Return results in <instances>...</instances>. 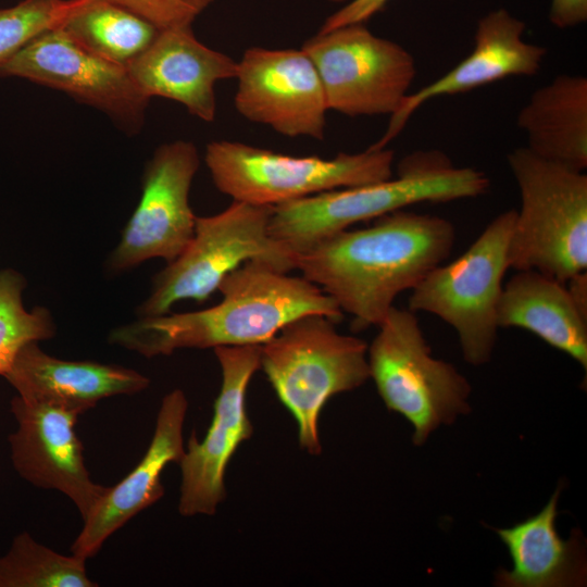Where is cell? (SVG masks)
I'll list each match as a JSON object with an SVG mask.
<instances>
[{"label": "cell", "mask_w": 587, "mask_h": 587, "mask_svg": "<svg viewBox=\"0 0 587 587\" xmlns=\"http://www.w3.org/2000/svg\"><path fill=\"white\" fill-rule=\"evenodd\" d=\"M455 237L445 217L399 210L323 239L297 254L296 266L352 316V330L360 332L378 326L400 294L442 264Z\"/></svg>", "instance_id": "6da1fadb"}, {"label": "cell", "mask_w": 587, "mask_h": 587, "mask_svg": "<svg viewBox=\"0 0 587 587\" xmlns=\"http://www.w3.org/2000/svg\"><path fill=\"white\" fill-rule=\"evenodd\" d=\"M218 303L199 311L139 317L112 329L111 345L145 358L179 349L262 345L305 314L335 323L344 312L333 298L303 276H290L263 261H248L228 273Z\"/></svg>", "instance_id": "7a4b0ae2"}, {"label": "cell", "mask_w": 587, "mask_h": 587, "mask_svg": "<svg viewBox=\"0 0 587 587\" xmlns=\"http://www.w3.org/2000/svg\"><path fill=\"white\" fill-rule=\"evenodd\" d=\"M489 185L483 171L454 166L439 151H417L401 160L397 177L273 207L268 232L300 254L353 224L421 202L476 198L486 193Z\"/></svg>", "instance_id": "3957f363"}, {"label": "cell", "mask_w": 587, "mask_h": 587, "mask_svg": "<svg viewBox=\"0 0 587 587\" xmlns=\"http://www.w3.org/2000/svg\"><path fill=\"white\" fill-rule=\"evenodd\" d=\"M321 314H305L261 345L260 369L298 427L301 448L322 452L320 417L334 396L370 378L367 344L337 332Z\"/></svg>", "instance_id": "277c9868"}, {"label": "cell", "mask_w": 587, "mask_h": 587, "mask_svg": "<svg viewBox=\"0 0 587 587\" xmlns=\"http://www.w3.org/2000/svg\"><path fill=\"white\" fill-rule=\"evenodd\" d=\"M507 160L521 198L509 266L534 270L566 284L587 271V175L545 160L526 147L514 149Z\"/></svg>", "instance_id": "5b68a950"}, {"label": "cell", "mask_w": 587, "mask_h": 587, "mask_svg": "<svg viewBox=\"0 0 587 587\" xmlns=\"http://www.w3.org/2000/svg\"><path fill=\"white\" fill-rule=\"evenodd\" d=\"M395 152L370 146L332 159L296 157L233 140L207 145L204 162L218 191L235 201L276 207L392 177Z\"/></svg>", "instance_id": "8992f818"}, {"label": "cell", "mask_w": 587, "mask_h": 587, "mask_svg": "<svg viewBox=\"0 0 587 587\" xmlns=\"http://www.w3.org/2000/svg\"><path fill=\"white\" fill-rule=\"evenodd\" d=\"M272 211L273 207L233 200L220 213L196 216L190 242L153 276L150 292L136 314L163 315L185 299L201 303L228 273L248 261H263L285 273L297 268V254L268 232Z\"/></svg>", "instance_id": "52a82bcc"}, {"label": "cell", "mask_w": 587, "mask_h": 587, "mask_svg": "<svg viewBox=\"0 0 587 587\" xmlns=\"http://www.w3.org/2000/svg\"><path fill=\"white\" fill-rule=\"evenodd\" d=\"M515 216V209L498 214L460 257L433 268L409 297V310L435 315L454 328L472 365L487 363L496 345Z\"/></svg>", "instance_id": "ba28073f"}, {"label": "cell", "mask_w": 587, "mask_h": 587, "mask_svg": "<svg viewBox=\"0 0 587 587\" xmlns=\"http://www.w3.org/2000/svg\"><path fill=\"white\" fill-rule=\"evenodd\" d=\"M367 347L370 378L385 405L407 419L422 445L441 424L470 410L471 386L450 363L436 359L416 313L394 305Z\"/></svg>", "instance_id": "9c48e42d"}, {"label": "cell", "mask_w": 587, "mask_h": 587, "mask_svg": "<svg viewBox=\"0 0 587 587\" xmlns=\"http://www.w3.org/2000/svg\"><path fill=\"white\" fill-rule=\"evenodd\" d=\"M301 48L319 72L328 110L348 116L394 114L416 75L405 48L363 23L317 32Z\"/></svg>", "instance_id": "30bf717a"}, {"label": "cell", "mask_w": 587, "mask_h": 587, "mask_svg": "<svg viewBox=\"0 0 587 587\" xmlns=\"http://www.w3.org/2000/svg\"><path fill=\"white\" fill-rule=\"evenodd\" d=\"M0 76L20 77L63 91L103 112L127 135H137L145 125L150 99L127 67L85 49L59 25L1 62Z\"/></svg>", "instance_id": "8fae6325"}, {"label": "cell", "mask_w": 587, "mask_h": 587, "mask_svg": "<svg viewBox=\"0 0 587 587\" xmlns=\"http://www.w3.org/2000/svg\"><path fill=\"white\" fill-rule=\"evenodd\" d=\"M199 167L191 141L165 142L154 150L143 170L140 200L107 260L109 272L123 273L152 259L170 263L184 251L195 233L189 195Z\"/></svg>", "instance_id": "7c38bea8"}, {"label": "cell", "mask_w": 587, "mask_h": 587, "mask_svg": "<svg viewBox=\"0 0 587 587\" xmlns=\"http://www.w3.org/2000/svg\"><path fill=\"white\" fill-rule=\"evenodd\" d=\"M222 383L213 415L202 440L191 434L179 467L178 512L183 516L213 515L226 497L225 473L238 447L252 436L246 394L260 369L261 345L213 349Z\"/></svg>", "instance_id": "4fadbf2b"}, {"label": "cell", "mask_w": 587, "mask_h": 587, "mask_svg": "<svg viewBox=\"0 0 587 587\" xmlns=\"http://www.w3.org/2000/svg\"><path fill=\"white\" fill-rule=\"evenodd\" d=\"M236 79L234 104L245 118L286 137L324 138L329 110L319 72L302 48H248Z\"/></svg>", "instance_id": "5bb4252c"}, {"label": "cell", "mask_w": 587, "mask_h": 587, "mask_svg": "<svg viewBox=\"0 0 587 587\" xmlns=\"http://www.w3.org/2000/svg\"><path fill=\"white\" fill-rule=\"evenodd\" d=\"M11 412L17 423L9 435L11 462L27 483L58 490L77 508L85 521L109 487L91 479L75 425L78 414L15 396Z\"/></svg>", "instance_id": "9a60e30c"}, {"label": "cell", "mask_w": 587, "mask_h": 587, "mask_svg": "<svg viewBox=\"0 0 587 587\" xmlns=\"http://www.w3.org/2000/svg\"><path fill=\"white\" fill-rule=\"evenodd\" d=\"M524 32V22L505 9L483 16L477 23L472 52L438 79L409 93L390 115L382 138L372 146L386 147L414 112L433 99L465 92L510 76L536 75L547 50L525 41Z\"/></svg>", "instance_id": "2e32d148"}, {"label": "cell", "mask_w": 587, "mask_h": 587, "mask_svg": "<svg viewBox=\"0 0 587 587\" xmlns=\"http://www.w3.org/2000/svg\"><path fill=\"white\" fill-rule=\"evenodd\" d=\"M187 410L183 390L174 389L163 397L145 455L120 483L109 487L83 521L71 546L72 554L85 560L95 557L112 534L164 496L161 475L167 464H178L185 453L183 429Z\"/></svg>", "instance_id": "e0dca14e"}, {"label": "cell", "mask_w": 587, "mask_h": 587, "mask_svg": "<svg viewBox=\"0 0 587 587\" xmlns=\"http://www.w3.org/2000/svg\"><path fill=\"white\" fill-rule=\"evenodd\" d=\"M127 70L149 99L173 100L197 118L213 122L217 110L215 86L236 78L238 61L202 43L187 25L160 30Z\"/></svg>", "instance_id": "ac0fdd59"}, {"label": "cell", "mask_w": 587, "mask_h": 587, "mask_svg": "<svg viewBox=\"0 0 587 587\" xmlns=\"http://www.w3.org/2000/svg\"><path fill=\"white\" fill-rule=\"evenodd\" d=\"M3 377L23 399L78 415L102 399L135 395L150 385V379L136 370L96 361L62 360L45 352L38 342L22 347Z\"/></svg>", "instance_id": "d6986e66"}, {"label": "cell", "mask_w": 587, "mask_h": 587, "mask_svg": "<svg viewBox=\"0 0 587 587\" xmlns=\"http://www.w3.org/2000/svg\"><path fill=\"white\" fill-rule=\"evenodd\" d=\"M497 317L500 328L527 330L587 370V315L566 284L534 270L516 271L503 284Z\"/></svg>", "instance_id": "ffe728a7"}, {"label": "cell", "mask_w": 587, "mask_h": 587, "mask_svg": "<svg viewBox=\"0 0 587 587\" xmlns=\"http://www.w3.org/2000/svg\"><path fill=\"white\" fill-rule=\"evenodd\" d=\"M517 126L526 148L567 168L587 167V78L561 74L533 92L520 110Z\"/></svg>", "instance_id": "44dd1931"}, {"label": "cell", "mask_w": 587, "mask_h": 587, "mask_svg": "<svg viewBox=\"0 0 587 587\" xmlns=\"http://www.w3.org/2000/svg\"><path fill=\"white\" fill-rule=\"evenodd\" d=\"M559 489L545 508L509 528L497 529L507 546L513 569L497 574L504 587H563L580 585L585 564L579 540H564L558 534Z\"/></svg>", "instance_id": "7402d4cb"}, {"label": "cell", "mask_w": 587, "mask_h": 587, "mask_svg": "<svg viewBox=\"0 0 587 587\" xmlns=\"http://www.w3.org/2000/svg\"><path fill=\"white\" fill-rule=\"evenodd\" d=\"M59 26L85 49L126 67L147 50L161 30L108 0H71Z\"/></svg>", "instance_id": "603a6c76"}, {"label": "cell", "mask_w": 587, "mask_h": 587, "mask_svg": "<svg viewBox=\"0 0 587 587\" xmlns=\"http://www.w3.org/2000/svg\"><path fill=\"white\" fill-rule=\"evenodd\" d=\"M85 564V559L61 554L22 532L0 557V587H98Z\"/></svg>", "instance_id": "cb8c5ba5"}, {"label": "cell", "mask_w": 587, "mask_h": 587, "mask_svg": "<svg viewBox=\"0 0 587 587\" xmlns=\"http://www.w3.org/2000/svg\"><path fill=\"white\" fill-rule=\"evenodd\" d=\"M25 277L13 268L0 271V375L4 376L22 347L55 336L57 326L45 307L27 310L23 302Z\"/></svg>", "instance_id": "d4e9b609"}, {"label": "cell", "mask_w": 587, "mask_h": 587, "mask_svg": "<svg viewBox=\"0 0 587 587\" xmlns=\"http://www.w3.org/2000/svg\"><path fill=\"white\" fill-rule=\"evenodd\" d=\"M71 0H23L0 9V63L45 30L60 24Z\"/></svg>", "instance_id": "484cf974"}, {"label": "cell", "mask_w": 587, "mask_h": 587, "mask_svg": "<svg viewBox=\"0 0 587 587\" xmlns=\"http://www.w3.org/2000/svg\"><path fill=\"white\" fill-rule=\"evenodd\" d=\"M148 20L159 29L191 25L214 0H108Z\"/></svg>", "instance_id": "4316f807"}, {"label": "cell", "mask_w": 587, "mask_h": 587, "mask_svg": "<svg viewBox=\"0 0 587 587\" xmlns=\"http://www.w3.org/2000/svg\"><path fill=\"white\" fill-rule=\"evenodd\" d=\"M389 0H349L330 14L319 32H326L350 24L365 23L382 11Z\"/></svg>", "instance_id": "83f0119b"}, {"label": "cell", "mask_w": 587, "mask_h": 587, "mask_svg": "<svg viewBox=\"0 0 587 587\" xmlns=\"http://www.w3.org/2000/svg\"><path fill=\"white\" fill-rule=\"evenodd\" d=\"M550 22L559 28L579 25L587 20V0H551Z\"/></svg>", "instance_id": "f1b7e54d"}, {"label": "cell", "mask_w": 587, "mask_h": 587, "mask_svg": "<svg viewBox=\"0 0 587 587\" xmlns=\"http://www.w3.org/2000/svg\"><path fill=\"white\" fill-rule=\"evenodd\" d=\"M325 1H329V2H333V3H346L349 0H325Z\"/></svg>", "instance_id": "f546056e"}]
</instances>
